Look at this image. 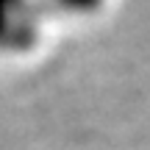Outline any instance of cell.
Segmentation results:
<instances>
[{
    "instance_id": "1",
    "label": "cell",
    "mask_w": 150,
    "mask_h": 150,
    "mask_svg": "<svg viewBox=\"0 0 150 150\" xmlns=\"http://www.w3.org/2000/svg\"><path fill=\"white\" fill-rule=\"evenodd\" d=\"M47 8L42 0H0V61L36 53L45 36Z\"/></svg>"
},
{
    "instance_id": "2",
    "label": "cell",
    "mask_w": 150,
    "mask_h": 150,
    "mask_svg": "<svg viewBox=\"0 0 150 150\" xmlns=\"http://www.w3.org/2000/svg\"><path fill=\"white\" fill-rule=\"evenodd\" d=\"M45 8L56 11L61 17H70V20H89V17L103 14V8L108 6V0H42Z\"/></svg>"
}]
</instances>
